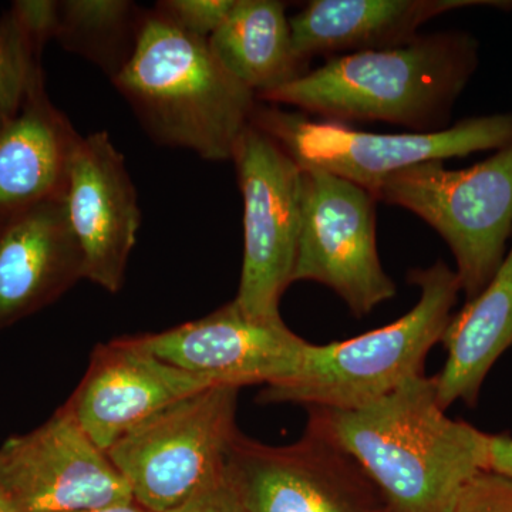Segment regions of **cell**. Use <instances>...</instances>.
Segmentation results:
<instances>
[{
	"instance_id": "6da1fadb",
	"label": "cell",
	"mask_w": 512,
	"mask_h": 512,
	"mask_svg": "<svg viewBox=\"0 0 512 512\" xmlns=\"http://www.w3.org/2000/svg\"><path fill=\"white\" fill-rule=\"evenodd\" d=\"M308 410L306 430L349 454L389 512H447L464 485L487 470L488 434L447 416L436 376L417 377L360 409Z\"/></svg>"
},
{
	"instance_id": "7a4b0ae2",
	"label": "cell",
	"mask_w": 512,
	"mask_h": 512,
	"mask_svg": "<svg viewBox=\"0 0 512 512\" xmlns=\"http://www.w3.org/2000/svg\"><path fill=\"white\" fill-rule=\"evenodd\" d=\"M477 66V40L448 30L389 49L330 57L258 100L322 120L380 121L431 133L447 128Z\"/></svg>"
},
{
	"instance_id": "3957f363",
	"label": "cell",
	"mask_w": 512,
	"mask_h": 512,
	"mask_svg": "<svg viewBox=\"0 0 512 512\" xmlns=\"http://www.w3.org/2000/svg\"><path fill=\"white\" fill-rule=\"evenodd\" d=\"M148 136L208 161H232L258 99L212 52L156 9L144 10L133 55L113 80Z\"/></svg>"
},
{
	"instance_id": "277c9868",
	"label": "cell",
	"mask_w": 512,
	"mask_h": 512,
	"mask_svg": "<svg viewBox=\"0 0 512 512\" xmlns=\"http://www.w3.org/2000/svg\"><path fill=\"white\" fill-rule=\"evenodd\" d=\"M407 282L419 289L412 311L353 339L311 343L301 369L284 382L265 386L258 402L355 410L424 376L427 355L446 332L461 285L444 261L410 269Z\"/></svg>"
},
{
	"instance_id": "5b68a950",
	"label": "cell",
	"mask_w": 512,
	"mask_h": 512,
	"mask_svg": "<svg viewBox=\"0 0 512 512\" xmlns=\"http://www.w3.org/2000/svg\"><path fill=\"white\" fill-rule=\"evenodd\" d=\"M377 201L402 207L429 224L456 259L467 301L491 281L512 235V144L464 170L443 161L406 168L373 191Z\"/></svg>"
},
{
	"instance_id": "8992f818",
	"label": "cell",
	"mask_w": 512,
	"mask_h": 512,
	"mask_svg": "<svg viewBox=\"0 0 512 512\" xmlns=\"http://www.w3.org/2000/svg\"><path fill=\"white\" fill-rule=\"evenodd\" d=\"M241 387L218 384L148 417L107 450L134 503L168 512L224 476Z\"/></svg>"
},
{
	"instance_id": "52a82bcc",
	"label": "cell",
	"mask_w": 512,
	"mask_h": 512,
	"mask_svg": "<svg viewBox=\"0 0 512 512\" xmlns=\"http://www.w3.org/2000/svg\"><path fill=\"white\" fill-rule=\"evenodd\" d=\"M251 123L301 167L328 171L372 194L387 177L406 168L512 144V114L474 117L431 133L380 134L312 120L258 100Z\"/></svg>"
},
{
	"instance_id": "ba28073f",
	"label": "cell",
	"mask_w": 512,
	"mask_h": 512,
	"mask_svg": "<svg viewBox=\"0 0 512 512\" xmlns=\"http://www.w3.org/2000/svg\"><path fill=\"white\" fill-rule=\"evenodd\" d=\"M232 161L244 200V262L234 301L252 318L281 319L301 235L302 167L252 123Z\"/></svg>"
},
{
	"instance_id": "9c48e42d",
	"label": "cell",
	"mask_w": 512,
	"mask_h": 512,
	"mask_svg": "<svg viewBox=\"0 0 512 512\" xmlns=\"http://www.w3.org/2000/svg\"><path fill=\"white\" fill-rule=\"evenodd\" d=\"M376 198L352 181L302 167V225L293 282L332 289L357 318L396 295L377 251Z\"/></svg>"
},
{
	"instance_id": "30bf717a",
	"label": "cell",
	"mask_w": 512,
	"mask_h": 512,
	"mask_svg": "<svg viewBox=\"0 0 512 512\" xmlns=\"http://www.w3.org/2000/svg\"><path fill=\"white\" fill-rule=\"evenodd\" d=\"M225 478L248 512H389L376 508L382 493L362 467L309 430L281 447L239 433L229 448Z\"/></svg>"
},
{
	"instance_id": "8fae6325",
	"label": "cell",
	"mask_w": 512,
	"mask_h": 512,
	"mask_svg": "<svg viewBox=\"0 0 512 512\" xmlns=\"http://www.w3.org/2000/svg\"><path fill=\"white\" fill-rule=\"evenodd\" d=\"M0 488L20 512H82L134 503L107 451L64 407L0 446Z\"/></svg>"
},
{
	"instance_id": "7c38bea8",
	"label": "cell",
	"mask_w": 512,
	"mask_h": 512,
	"mask_svg": "<svg viewBox=\"0 0 512 512\" xmlns=\"http://www.w3.org/2000/svg\"><path fill=\"white\" fill-rule=\"evenodd\" d=\"M134 338L171 365L237 387L284 382L301 369L311 345L282 318H252L235 301L204 318Z\"/></svg>"
},
{
	"instance_id": "4fadbf2b",
	"label": "cell",
	"mask_w": 512,
	"mask_h": 512,
	"mask_svg": "<svg viewBox=\"0 0 512 512\" xmlns=\"http://www.w3.org/2000/svg\"><path fill=\"white\" fill-rule=\"evenodd\" d=\"M67 220L83 255V278L117 293L126 282L141 212L123 154L107 131L82 137L64 194Z\"/></svg>"
},
{
	"instance_id": "5bb4252c",
	"label": "cell",
	"mask_w": 512,
	"mask_h": 512,
	"mask_svg": "<svg viewBox=\"0 0 512 512\" xmlns=\"http://www.w3.org/2000/svg\"><path fill=\"white\" fill-rule=\"evenodd\" d=\"M211 386L218 384L123 336L94 348L86 375L63 407L107 451L148 417Z\"/></svg>"
},
{
	"instance_id": "9a60e30c",
	"label": "cell",
	"mask_w": 512,
	"mask_h": 512,
	"mask_svg": "<svg viewBox=\"0 0 512 512\" xmlns=\"http://www.w3.org/2000/svg\"><path fill=\"white\" fill-rule=\"evenodd\" d=\"M82 279L83 255L64 200L0 224V330L52 305Z\"/></svg>"
},
{
	"instance_id": "2e32d148",
	"label": "cell",
	"mask_w": 512,
	"mask_h": 512,
	"mask_svg": "<svg viewBox=\"0 0 512 512\" xmlns=\"http://www.w3.org/2000/svg\"><path fill=\"white\" fill-rule=\"evenodd\" d=\"M490 6L503 0H313L289 18L293 46L303 59L342 56L406 45L424 23L451 10Z\"/></svg>"
},
{
	"instance_id": "e0dca14e",
	"label": "cell",
	"mask_w": 512,
	"mask_h": 512,
	"mask_svg": "<svg viewBox=\"0 0 512 512\" xmlns=\"http://www.w3.org/2000/svg\"><path fill=\"white\" fill-rule=\"evenodd\" d=\"M82 137L40 80L18 116L0 131V224L43 202L64 200Z\"/></svg>"
},
{
	"instance_id": "ac0fdd59",
	"label": "cell",
	"mask_w": 512,
	"mask_h": 512,
	"mask_svg": "<svg viewBox=\"0 0 512 512\" xmlns=\"http://www.w3.org/2000/svg\"><path fill=\"white\" fill-rule=\"evenodd\" d=\"M440 343L447 355L436 376L441 407L476 406L485 377L512 348V247L483 291L451 316Z\"/></svg>"
},
{
	"instance_id": "d6986e66",
	"label": "cell",
	"mask_w": 512,
	"mask_h": 512,
	"mask_svg": "<svg viewBox=\"0 0 512 512\" xmlns=\"http://www.w3.org/2000/svg\"><path fill=\"white\" fill-rule=\"evenodd\" d=\"M208 43L222 66L256 99L309 72V60L293 46L286 6L278 0H235Z\"/></svg>"
},
{
	"instance_id": "ffe728a7",
	"label": "cell",
	"mask_w": 512,
	"mask_h": 512,
	"mask_svg": "<svg viewBox=\"0 0 512 512\" xmlns=\"http://www.w3.org/2000/svg\"><path fill=\"white\" fill-rule=\"evenodd\" d=\"M143 15L128 0H62L55 40L113 80L133 55Z\"/></svg>"
},
{
	"instance_id": "44dd1931",
	"label": "cell",
	"mask_w": 512,
	"mask_h": 512,
	"mask_svg": "<svg viewBox=\"0 0 512 512\" xmlns=\"http://www.w3.org/2000/svg\"><path fill=\"white\" fill-rule=\"evenodd\" d=\"M45 46L15 10L0 16V131L18 116L33 87L45 79Z\"/></svg>"
},
{
	"instance_id": "7402d4cb",
	"label": "cell",
	"mask_w": 512,
	"mask_h": 512,
	"mask_svg": "<svg viewBox=\"0 0 512 512\" xmlns=\"http://www.w3.org/2000/svg\"><path fill=\"white\" fill-rule=\"evenodd\" d=\"M235 0H161L154 9L188 35L208 40L234 8Z\"/></svg>"
},
{
	"instance_id": "603a6c76",
	"label": "cell",
	"mask_w": 512,
	"mask_h": 512,
	"mask_svg": "<svg viewBox=\"0 0 512 512\" xmlns=\"http://www.w3.org/2000/svg\"><path fill=\"white\" fill-rule=\"evenodd\" d=\"M447 512H512V478L480 471L464 485Z\"/></svg>"
},
{
	"instance_id": "cb8c5ba5",
	"label": "cell",
	"mask_w": 512,
	"mask_h": 512,
	"mask_svg": "<svg viewBox=\"0 0 512 512\" xmlns=\"http://www.w3.org/2000/svg\"><path fill=\"white\" fill-rule=\"evenodd\" d=\"M168 512H248L237 491L224 476L202 488Z\"/></svg>"
},
{
	"instance_id": "d4e9b609",
	"label": "cell",
	"mask_w": 512,
	"mask_h": 512,
	"mask_svg": "<svg viewBox=\"0 0 512 512\" xmlns=\"http://www.w3.org/2000/svg\"><path fill=\"white\" fill-rule=\"evenodd\" d=\"M487 470L512 478V437L488 434Z\"/></svg>"
},
{
	"instance_id": "484cf974",
	"label": "cell",
	"mask_w": 512,
	"mask_h": 512,
	"mask_svg": "<svg viewBox=\"0 0 512 512\" xmlns=\"http://www.w3.org/2000/svg\"><path fill=\"white\" fill-rule=\"evenodd\" d=\"M82 512H151L147 511L146 508L140 507L136 503L111 505V507L97 508V510H89Z\"/></svg>"
},
{
	"instance_id": "4316f807",
	"label": "cell",
	"mask_w": 512,
	"mask_h": 512,
	"mask_svg": "<svg viewBox=\"0 0 512 512\" xmlns=\"http://www.w3.org/2000/svg\"><path fill=\"white\" fill-rule=\"evenodd\" d=\"M0 512H20L2 488H0Z\"/></svg>"
}]
</instances>
